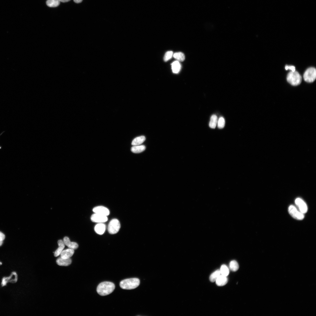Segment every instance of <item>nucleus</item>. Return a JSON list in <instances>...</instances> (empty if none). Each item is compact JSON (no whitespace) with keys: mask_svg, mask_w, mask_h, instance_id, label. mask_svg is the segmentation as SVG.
<instances>
[{"mask_svg":"<svg viewBox=\"0 0 316 316\" xmlns=\"http://www.w3.org/2000/svg\"><path fill=\"white\" fill-rule=\"evenodd\" d=\"M115 288V284L110 282H104L100 283L98 286L97 291L101 296H105L111 293Z\"/></svg>","mask_w":316,"mask_h":316,"instance_id":"f257e3e1","label":"nucleus"},{"mask_svg":"<svg viewBox=\"0 0 316 316\" xmlns=\"http://www.w3.org/2000/svg\"><path fill=\"white\" fill-rule=\"evenodd\" d=\"M140 284V281L137 278L127 279L122 281L120 286L122 289L127 290L134 289L138 287Z\"/></svg>","mask_w":316,"mask_h":316,"instance_id":"f03ea898","label":"nucleus"},{"mask_svg":"<svg viewBox=\"0 0 316 316\" xmlns=\"http://www.w3.org/2000/svg\"><path fill=\"white\" fill-rule=\"evenodd\" d=\"M286 79L288 82L293 86L299 85L302 81L301 76L296 71L289 72L287 75Z\"/></svg>","mask_w":316,"mask_h":316,"instance_id":"7ed1b4c3","label":"nucleus"},{"mask_svg":"<svg viewBox=\"0 0 316 316\" xmlns=\"http://www.w3.org/2000/svg\"><path fill=\"white\" fill-rule=\"evenodd\" d=\"M305 81L308 83L313 82L316 78V70L314 67H310L307 69L304 75Z\"/></svg>","mask_w":316,"mask_h":316,"instance_id":"20e7f679","label":"nucleus"},{"mask_svg":"<svg viewBox=\"0 0 316 316\" xmlns=\"http://www.w3.org/2000/svg\"><path fill=\"white\" fill-rule=\"evenodd\" d=\"M288 212L294 218L299 220H302L304 217V214L300 212L295 206L292 205L288 208Z\"/></svg>","mask_w":316,"mask_h":316,"instance_id":"39448f33","label":"nucleus"},{"mask_svg":"<svg viewBox=\"0 0 316 316\" xmlns=\"http://www.w3.org/2000/svg\"><path fill=\"white\" fill-rule=\"evenodd\" d=\"M120 227L119 221L117 219H113L110 221L109 225L108 231L111 234H116L119 231Z\"/></svg>","mask_w":316,"mask_h":316,"instance_id":"423d86ee","label":"nucleus"},{"mask_svg":"<svg viewBox=\"0 0 316 316\" xmlns=\"http://www.w3.org/2000/svg\"><path fill=\"white\" fill-rule=\"evenodd\" d=\"M295 203L300 212L304 214L307 213L308 209L307 206L302 199L297 198L295 200Z\"/></svg>","mask_w":316,"mask_h":316,"instance_id":"0eeeda50","label":"nucleus"},{"mask_svg":"<svg viewBox=\"0 0 316 316\" xmlns=\"http://www.w3.org/2000/svg\"><path fill=\"white\" fill-rule=\"evenodd\" d=\"M93 212L95 214L106 216H109L110 214L109 209L103 206L96 207L93 208Z\"/></svg>","mask_w":316,"mask_h":316,"instance_id":"6e6552de","label":"nucleus"},{"mask_svg":"<svg viewBox=\"0 0 316 316\" xmlns=\"http://www.w3.org/2000/svg\"><path fill=\"white\" fill-rule=\"evenodd\" d=\"M91 220L93 222L103 223L107 222L108 218L107 216L95 213L92 215Z\"/></svg>","mask_w":316,"mask_h":316,"instance_id":"1a4fd4ad","label":"nucleus"},{"mask_svg":"<svg viewBox=\"0 0 316 316\" xmlns=\"http://www.w3.org/2000/svg\"><path fill=\"white\" fill-rule=\"evenodd\" d=\"M17 280V274L16 273L13 272L9 277H5L3 279L2 284V286H5L8 282L14 283L16 282Z\"/></svg>","mask_w":316,"mask_h":316,"instance_id":"9d476101","label":"nucleus"},{"mask_svg":"<svg viewBox=\"0 0 316 316\" xmlns=\"http://www.w3.org/2000/svg\"><path fill=\"white\" fill-rule=\"evenodd\" d=\"M63 241L65 245L69 249L75 250L77 249L78 247V245L76 243L71 242L67 237H65Z\"/></svg>","mask_w":316,"mask_h":316,"instance_id":"9b49d317","label":"nucleus"},{"mask_svg":"<svg viewBox=\"0 0 316 316\" xmlns=\"http://www.w3.org/2000/svg\"><path fill=\"white\" fill-rule=\"evenodd\" d=\"M71 262L72 260L70 258L64 259L60 257L56 260L57 264L61 266H68L71 264Z\"/></svg>","mask_w":316,"mask_h":316,"instance_id":"f8f14e48","label":"nucleus"},{"mask_svg":"<svg viewBox=\"0 0 316 316\" xmlns=\"http://www.w3.org/2000/svg\"><path fill=\"white\" fill-rule=\"evenodd\" d=\"M74 252V250L69 248L63 250L60 254V256L64 259L70 258L73 256Z\"/></svg>","mask_w":316,"mask_h":316,"instance_id":"ddd939ff","label":"nucleus"},{"mask_svg":"<svg viewBox=\"0 0 316 316\" xmlns=\"http://www.w3.org/2000/svg\"><path fill=\"white\" fill-rule=\"evenodd\" d=\"M106 226L103 223H99L95 227L94 229L95 232L100 235H102L104 232L106 230Z\"/></svg>","mask_w":316,"mask_h":316,"instance_id":"4468645a","label":"nucleus"},{"mask_svg":"<svg viewBox=\"0 0 316 316\" xmlns=\"http://www.w3.org/2000/svg\"><path fill=\"white\" fill-rule=\"evenodd\" d=\"M216 282L218 286H222L227 284L228 279L227 277L221 275L217 278Z\"/></svg>","mask_w":316,"mask_h":316,"instance_id":"2eb2a0df","label":"nucleus"},{"mask_svg":"<svg viewBox=\"0 0 316 316\" xmlns=\"http://www.w3.org/2000/svg\"><path fill=\"white\" fill-rule=\"evenodd\" d=\"M58 244L59 247L54 252V256L56 257H58L60 255L65 246L64 241L62 240H59L58 242Z\"/></svg>","mask_w":316,"mask_h":316,"instance_id":"dca6fc26","label":"nucleus"},{"mask_svg":"<svg viewBox=\"0 0 316 316\" xmlns=\"http://www.w3.org/2000/svg\"><path fill=\"white\" fill-rule=\"evenodd\" d=\"M146 140L144 136H141L135 138L132 142L131 144L133 146H138L142 144Z\"/></svg>","mask_w":316,"mask_h":316,"instance_id":"f3484780","label":"nucleus"},{"mask_svg":"<svg viewBox=\"0 0 316 316\" xmlns=\"http://www.w3.org/2000/svg\"><path fill=\"white\" fill-rule=\"evenodd\" d=\"M146 148V147L144 145L135 146L132 147L131 150L133 153H138L144 151Z\"/></svg>","mask_w":316,"mask_h":316,"instance_id":"a211bd4d","label":"nucleus"},{"mask_svg":"<svg viewBox=\"0 0 316 316\" xmlns=\"http://www.w3.org/2000/svg\"><path fill=\"white\" fill-rule=\"evenodd\" d=\"M218 117L216 115H212L210 118L209 126L210 128H215L216 127L218 123Z\"/></svg>","mask_w":316,"mask_h":316,"instance_id":"6ab92c4d","label":"nucleus"},{"mask_svg":"<svg viewBox=\"0 0 316 316\" xmlns=\"http://www.w3.org/2000/svg\"><path fill=\"white\" fill-rule=\"evenodd\" d=\"M60 2V0H47L46 3L49 7L55 8L59 6Z\"/></svg>","mask_w":316,"mask_h":316,"instance_id":"aec40b11","label":"nucleus"},{"mask_svg":"<svg viewBox=\"0 0 316 316\" xmlns=\"http://www.w3.org/2000/svg\"><path fill=\"white\" fill-rule=\"evenodd\" d=\"M229 268L231 271L236 272L239 269V267L238 262L235 260H233L229 263Z\"/></svg>","mask_w":316,"mask_h":316,"instance_id":"412c9836","label":"nucleus"},{"mask_svg":"<svg viewBox=\"0 0 316 316\" xmlns=\"http://www.w3.org/2000/svg\"><path fill=\"white\" fill-rule=\"evenodd\" d=\"M171 65L173 73L175 74L178 73L181 69V65L179 61H175Z\"/></svg>","mask_w":316,"mask_h":316,"instance_id":"4be33fe9","label":"nucleus"},{"mask_svg":"<svg viewBox=\"0 0 316 316\" xmlns=\"http://www.w3.org/2000/svg\"><path fill=\"white\" fill-rule=\"evenodd\" d=\"M221 275L220 270H218L213 273L210 276L209 279L210 282H215L218 277Z\"/></svg>","mask_w":316,"mask_h":316,"instance_id":"5701e85b","label":"nucleus"},{"mask_svg":"<svg viewBox=\"0 0 316 316\" xmlns=\"http://www.w3.org/2000/svg\"><path fill=\"white\" fill-rule=\"evenodd\" d=\"M173 57L178 61H183L185 59V56L183 53L181 52H176L173 55Z\"/></svg>","mask_w":316,"mask_h":316,"instance_id":"b1692460","label":"nucleus"},{"mask_svg":"<svg viewBox=\"0 0 316 316\" xmlns=\"http://www.w3.org/2000/svg\"><path fill=\"white\" fill-rule=\"evenodd\" d=\"M220 271L221 275L226 277H227L229 273V269L225 265H223L221 266Z\"/></svg>","mask_w":316,"mask_h":316,"instance_id":"393cba45","label":"nucleus"},{"mask_svg":"<svg viewBox=\"0 0 316 316\" xmlns=\"http://www.w3.org/2000/svg\"><path fill=\"white\" fill-rule=\"evenodd\" d=\"M218 126L220 129L223 128L225 126V121L224 118L221 117L219 118L218 121Z\"/></svg>","mask_w":316,"mask_h":316,"instance_id":"a878e982","label":"nucleus"},{"mask_svg":"<svg viewBox=\"0 0 316 316\" xmlns=\"http://www.w3.org/2000/svg\"><path fill=\"white\" fill-rule=\"evenodd\" d=\"M173 55V52L172 51H169L167 52L165 54L164 60L165 61L167 62L171 59Z\"/></svg>","mask_w":316,"mask_h":316,"instance_id":"bb28decb","label":"nucleus"},{"mask_svg":"<svg viewBox=\"0 0 316 316\" xmlns=\"http://www.w3.org/2000/svg\"><path fill=\"white\" fill-rule=\"evenodd\" d=\"M285 69L286 70L288 69L291 70L293 72L295 71V67L294 66H288L286 65L285 66Z\"/></svg>","mask_w":316,"mask_h":316,"instance_id":"cd10ccee","label":"nucleus"},{"mask_svg":"<svg viewBox=\"0 0 316 316\" xmlns=\"http://www.w3.org/2000/svg\"><path fill=\"white\" fill-rule=\"evenodd\" d=\"M5 238V236L4 234L0 232V240L3 241Z\"/></svg>","mask_w":316,"mask_h":316,"instance_id":"c85d7f7f","label":"nucleus"},{"mask_svg":"<svg viewBox=\"0 0 316 316\" xmlns=\"http://www.w3.org/2000/svg\"><path fill=\"white\" fill-rule=\"evenodd\" d=\"M83 0H74V2L76 3H80Z\"/></svg>","mask_w":316,"mask_h":316,"instance_id":"c756f323","label":"nucleus"},{"mask_svg":"<svg viewBox=\"0 0 316 316\" xmlns=\"http://www.w3.org/2000/svg\"><path fill=\"white\" fill-rule=\"evenodd\" d=\"M60 2L62 3H66L70 1V0H60Z\"/></svg>","mask_w":316,"mask_h":316,"instance_id":"7c9ffc66","label":"nucleus"},{"mask_svg":"<svg viewBox=\"0 0 316 316\" xmlns=\"http://www.w3.org/2000/svg\"><path fill=\"white\" fill-rule=\"evenodd\" d=\"M5 132V131H4L2 133H1V135H0V136H1ZM2 148V146L0 145V150Z\"/></svg>","mask_w":316,"mask_h":316,"instance_id":"2f4dec72","label":"nucleus"},{"mask_svg":"<svg viewBox=\"0 0 316 316\" xmlns=\"http://www.w3.org/2000/svg\"><path fill=\"white\" fill-rule=\"evenodd\" d=\"M3 241L0 240V246H1L3 244Z\"/></svg>","mask_w":316,"mask_h":316,"instance_id":"473e14b6","label":"nucleus"}]
</instances>
